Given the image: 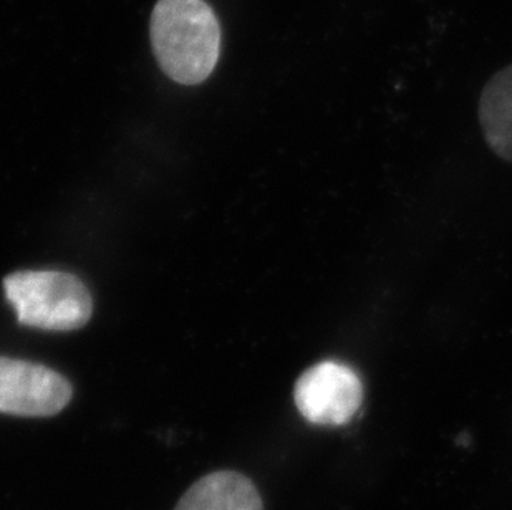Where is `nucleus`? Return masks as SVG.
<instances>
[{
    "instance_id": "f03ea898",
    "label": "nucleus",
    "mask_w": 512,
    "mask_h": 510,
    "mask_svg": "<svg viewBox=\"0 0 512 510\" xmlns=\"http://www.w3.org/2000/svg\"><path fill=\"white\" fill-rule=\"evenodd\" d=\"M4 292L25 327L70 332L92 317V295L82 280L67 272H15L5 277Z\"/></svg>"
},
{
    "instance_id": "20e7f679",
    "label": "nucleus",
    "mask_w": 512,
    "mask_h": 510,
    "mask_svg": "<svg viewBox=\"0 0 512 510\" xmlns=\"http://www.w3.org/2000/svg\"><path fill=\"white\" fill-rule=\"evenodd\" d=\"M72 395V385L57 371L0 357V413L49 418L67 408Z\"/></svg>"
},
{
    "instance_id": "39448f33",
    "label": "nucleus",
    "mask_w": 512,
    "mask_h": 510,
    "mask_svg": "<svg viewBox=\"0 0 512 510\" xmlns=\"http://www.w3.org/2000/svg\"><path fill=\"white\" fill-rule=\"evenodd\" d=\"M174 510H264V504L249 477L218 471L194 482Z\"/></svg>"
},
{
    "instance_id": "7ed1b4c3",
    "label": "nucleus",
    "mask_w": 512,
    "mask_h": 510,
    "mask_svg": "<svg viewBox=\"0 0 512 510\" xmlns=\"http://www.w3.org/2000/svg\"><path fill=\"white\" fill-rule=\"evenodd\" d=\"M295 406L302 418L319 426H343L362 406L360 376L337 361H322L305 370L295 383Z\"/></svg>"
},
{
    "instance_id": "f257e3e1",
    "label": "nucleus",
    "mask_w": 512,
    "mask_h": 510,
    "mask_svg": "<svg viewBox=\"0 0 512 510\" xmlns=\"http://www.w3.org/2000/svg\"><path fill=\"white\" fill-rule=\"evenodd\" d=\"M151 45L171 80L198 85L218 65L221 25L204 0H158L151 15Z\"/></svg>"
},
{
    "instance_id": "423d86ee",
    "label": "nucleus",
    "mask_w": 512,
    "mask_h": 510,
    "mask_svg": "<svg viewBox=\"0 0 512 510\" xmlns=\"http://www.w3.org/2000/svg\"><path fill=\"white\" fill-rule=\"evenodd\" d=\"M484 140L499 158L512 163V65L499 70L479 98Z\"/></svg>"
}]
</instances>
